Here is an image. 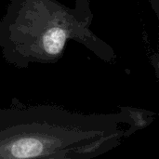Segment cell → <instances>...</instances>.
<instances>
[{
	"instance_id": "1",
	"label": "cell",
	"mask_w": 159,
	"mask_h": 159,
	"mask_svg": "<svg viewBox=\"0 0 159 159\" xmlns=\"http://www.w3.org/2000/svg\"><path fill=\"white\" fill-rule=\"evenodd\" d=\"M124 117L50 106L0 110V158H91L118 145Z\"/></svg>"
},
{
	"instance_id": "2",
	"label": "cell",
	"mask_w": 159,
	"mask_h": 159,
	"mask_svg": "<svg viewBox=\"0 0 159 159\" xmlns=\"http://www.w3.org/2000/svg\"><path fill=\"white\" fill-rule=\"evenodd\" d=\"M89 1L71 9L55 0H11L0 21V47L11 64L55 62L70 39L84 44L97 56L112 61L114 51L90 30Z\"/></svg>"
}]
</instances>
